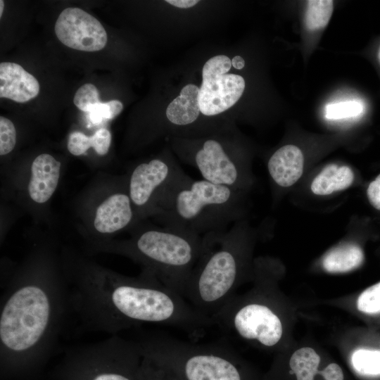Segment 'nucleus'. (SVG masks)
<instances>
[{"mask_svg": "<svg viewBox=\"0 0 380 380\" xmlns=\"http://www.w3.org/2000/svg\"><path fill=\"white\" fill-rule=\"evenodd\" d=\"M212 319L223 331L268 348L276 346L283 335L279 316L270 305L258 300L234 296Z\"/></svg>", "mask_w": 380, "mask_h": 380, "instance_id": "nucleus-8", "label": "nucleus"}, {"mask_svg": "<svg viewBox=\"0 0 380 380\" xmlns=\"http://www.w3.org/2000/svg\"><path fill=\"white\" fill-rule=\"evenodd\" d=\"M363 105L357 101H346L329 103L325 107V117L329 120H339L359 115Z\"/></svg>", "mask_w": 380, "mask_h": 380, "instance_id": "nucleus-24", "label": "nucleus"}, {"mask_svg": "<svg viewBox=\"0 0 380 380\" xmlns=\"http://www.w3.org/2000/svg\"><path fill=\"white\" fill-rule=\"evenodd\" d=\"M100 102L99 90L91 83H87L80 87L74 96V104L80 110L86 113Z\"/></svg>", "mask_w": 380, "mask_h": 380, "instance_id": "nucleus-27", "label": "nucleus"}, {"mask_svg": "<svg viewBox=\"0 0 380 380\" xmlns=\"http://www.w3.org/2000/svg\"><path fill=\"white\" fill-rule=\"evenodd\" d=\"M367 196L370 204L380 210V174L369 183L367 189Z\"/></svg>", "mask_w": 380, "mask_h": 380, "instance_id": "nucleus-29", "label": "nucleus"}, {"mask_svg": "<svg viewBox=\"0 0 380 380\" xmlns=\"http://www.w3.org/2000/svg\"><path fill=\"white\" fill-rule=\"evenodd\" d=\"M54 30L64 45L83 51H100L108 41L102 24L80 8H65L58 17Z\"/></svg>", "mask_w": 380, "mask_h": 380, "instance_id": "nucleus-12", "label": "nucleus"}, {"mask_svg": "<svg viewBox=\"0 0 380 380\" xmlns=\"http://www.w3.org/2000/svg\"><path fill=\"white\" fill-rule=\"evenodd\" d=\"M142 373L144 380H168L144 357Z\"/></svg>", "mask_w": 380, "mask_h": 380, "instance_id": "nucleus-31", "label": "nucleus"}, {"mask_svg": "<svg viewBox=\"0 0 380 380\" xmlns=\"http://www.w3.org/2000/svg\"><path fill=\"white\" fill-rule=\"evenodd\" d=\"M137 343L118 334L69 348L56 372L58 380H144Z\"/></svg>", "mask_w": 380, "mask_h": 380, "instance_id": "nucleus-7", "label": "nucleus"}, {"mask_svg": "<svg viewBox=\"0 0 380 380\" xmlns=\"http://www.w3.org/2000/svg\"><path fill=\"white\" fill-rule=\"evenodd\" d=\"M165 1L180 8H189L198 3V1L196 0H167Z\"/></svg>", "mask_w": 380, "mask_h": 380, "instance_id": "nucleus-32", "label": "nucleus"}, {"mask_svg": "<svg viewBox=\"0 0 380 380\" xmlns=\"http://www.w3.org/2000/svg\"><path fill=\"white\" fill-rule=\"evenodd\" d=\"M200 144L187 158L203 179L241 190L247 182V172L236 154L230 152V146H225V142L215 138L207 139Z\"/></svg>", "mask_w": 380, "mask_h": 380, "instance_id": "nucleus-11", "label": "nucleus"}, {"mask_svg": "<svg viewBox=\"0 0 380 380\" xmlns=\"http://www.w3.org/2000/svg\"><path fill=\"white\" fill-rule=\"evenodd\" d=\"M357 307L365 313L380 312V282L369 286L360 295Z\"/></svg>", "mask_w": 380, "mask_h": 380, "instance_id": "nucleus-26", "label": "nucleus"}, {"mask_svg": "<svg viewBox=\"0 0 380 380\" xmlns=\"http://www.w3.org/2000/svg\"><path fill=\"white\" fill-rule=\"evenodd\" d=\"M240 222L203 236L202 250L184 298L198 311L215 315L234 296L247 257V237Z\"/></svg>", "mask_w": 380, "mask_h": 380, "instance_id": "nucleus-3", "label": "nucleus"}, {"mask_svg": "<svg viewBox=\"0 0 380 380\" xmlns=\"http://www.w3.org/2000/svg\"><path fill=\"white\" fill-rule=\"evenodd\" d=\"M187 175L172 160L154 158L138 165L132 172L128 194L134 206L157 210L165 196Z\"/></svg>", "mask_w": 380, "mask_h": 380, "instance_id": "nucleus-10", "label": "nucleus"}, {"mask_svg": "<svg viewBox=\"0 0 380 380\" xmlns=\"http://www.w3.org/2000/svg\"><path fill=\"white\" fill-rule=\"evenodd\" d=\"M353 180L354 175L349 167L329 164L314 178L311 190L316 195H329L347 189Z\"/></svg>", "mask_w": 380, "mask_h": 380, "instance_id": "nucleus-18", "label": "nucleus"}, {"mask_svg": "<svg viewBox=\"0 0 380 380\" xmlns=\"http://www.w3.org/2000/svg\"><path fill=\"white\" fill-rule=\"evenodd\" d=\"M78 270L70 280L69 300L72 312L87 330L114 335L157 324L179 329L196 340L215 326L210 317L147 270L129 277L93 265Z\"/></svg>", "mask_w": 380, "mask_h": 380, "instance_id": "nucleus-1", "label": "nucleus"}, {"mask_svg": "<svg viewBox=\"0 0 380 380\" xmlns=\"http://www.w3.org/2000/svg\"><path fill=\"white\" fill-rule=\"evenodd\" d=\"M320 357L314 349L310 347L296 350L289 360V367L296 374L297 380H314L318 373Z\"/></svg>", "mask_w": 380, "mask_h": 380, "instance_id": "nucleus-21", "label": "nucleus"}, {"mask_svg": "<svg viewBox=\"0 0 380 380\" xmlns=\"http://www.w3.org/2000/svg\"><path fill=\"white\" fill-rule=\"evenodd\" d=\"M378 57H379V61H380V48H379V53H378Z\"/></svg>", "mask_w": 380, "mask_h": 380, "instance_id": "nucleus-35", "label": "nucleus"}, {"mask_svg": "<svg viewBox=\"0 0 380 380\" xmlns=\"http://www.w3.org/2000/svg\"><path fill=\"white\" fill-rule=\"evenodd\" d=\"M134 219L129 194H113L97 208L94 226L101 234H113L129 226Z\"/></svg>", "mask_w": 380, "mask_h": 380, "instance_id": "nucleus-13", "label": "nucleus"}, {"mask_svg": "<svg viewBox=\"0 0 380 380\" xmlns=\"http://www.w3.org/2000/svg\"><path fill=\"white\" fill-rule=\"evenodd\" d=\"M16 132L13 123L9 119L0 117V155L9 153L15 147Z\"/></svg>", "mask_w": 380, "mask_h": 380, "instance_id": "nucleus-28", "label": "nucleus"}, {"mask_svg": "<svg viewBox=\"0 0 380 380\" xmlns=\"http://www.w3.org/2000/svg\"><path fill=\"white\" fill-rule=\"evenodd\" d=\"M325 380H343V373L341 367L331 363L325 367L322 371L318 372Z\"/></svg>", "mask_w": 380, "mask_h": 380, "instance_id": "nucleus-30", "label": "nucleus"}, {"mask_svg": "<svg viewBox=\"0 0 380 380\" xmlns=\"http://www.w3.org/2000/svg\"><path fill=\"white\" fill-rule=\"evenodd\" d=\"M232 65L237 70H241L244 67L245 61L241 56H236L232 59Z\"/></svg>", "mask_w": 380, "mask_h": 380, "instance_id": "nucleus-33", "label": "nucleus"}, {"mask_svg": "<svg viewBox=\"0 0 380 380\" xmlns=\"http://www.w3.org/2000/svg\"><path fill=\"white\" fill-rule=\"evenodd\" d=\"M4 1L1 0L0 1V17H1L2 15V13L4 10Z\"/></svg>", "mask_w": 380, "mask_h": 380, "instance_id": "nucleus-34", "label": "nucleus"}, {"mask_svg": "<svg viewBox=\"0 0 380 380\" xmlns=\"http://www.w3.org/2000/svg\"><path fill=\"white\" fill-rule=\"evenodd\" d=\"M37 80L15 63H0V97L18 103L27 102L39 92Z\"/></svg>", "mask_w": 380, "mask_h": 380, "instance_id": "nucleus-14", "label": "nucleus"}, {"mask_svg": "<svg viewBox=\"0 0 380 380\" xmlns=\"http://www.w3.org/2000/svg\"><path fill=\"white\" fill-rule=\"evenodd\" d=\"M61 163L48 153L39 155L31 165L28 185L30 198L37 203L48 201L56 191L60 177Z\"/></svg>", "mask_w": 380, "mask_h": 380, "instance_id": "nucleus-15", "label": "nucleus"}, {"mask_svg": "<svg viewBox=\"0 0 380 380\" xmlns=\"http://www.w3.org/2000/svg\"><path fill=\"white\" fill-rule=\"evenodd\" d=\"M72 312L68 286L42 272L13 281L0 302L1 371L30 374L49 357Z\"/></svg>", "mask_w": 380, "mask_h": 380, "instance_id": "nucleus-2", "label": "nucleus"}, {"mask_svg": "<svg viewBox=\"0 0 380 380\" xmlns=\"http://www.w3.org/2000/svg\"><path fill=\"white\" fill-rule=\"evenodd\" d=\"M133 340L168 380H248L241 360L222 343H191L158 331L140 332Z\"/></svg>", "mask_w": 380, "mask_h": 380, "instance_id": "nucleus-4", "label": "nucleus"}, {"mask_svg": "<svg viewBox=\"0 0 380 380\" xmlns=\"http://www.w3.org/2000/svg\"><path fill=\"white\" fill-rule=\"evenodd\" d=\"M199 87L193 84L184 86L179 95L172 100L166 109V117L176 126L194 123L201 112L198 101Z\"/></svg>", "mask_w": 380, "mask_h": 380, "instance_id": "nucleus-17", "label": "nucleus"}, {"mask_svg": "<svg viewBox=\"0 0 380 380\" xmlns=\"http://www.w3.org/2000/svg\"><path fill=\"white\" fill-rule=\"evenodd\" d=\"M111 143V134L106 128H100L89 137L80 132L71 133L68 138V149L74 156L84 153L90 147L100 156L106 155Z\"/></svg>", "mask_w": 380, "mask_h": 380, "instance_id": "nucleus-20", "label": "nucleus"}, {"mask_svg": "<svg viewBox=\"0 0 380 380\" xmlns=\"http://www.w3.org/2000/svg\"><path fill=\"white\" fill-rule=\"evenodd\" d=\"M363 260V251L360 246L346 243L329 251L323 258L322 266L328 272L343 273L357 268Z\"/></svg>", "mask_w": 380, "mask_h": 380, "instance_id": "nucleus-19", "label": "nucleus"}, {"mask_svg": "<svg viewBox=\"0 0 380 380\" xmlns=\"http://www.w3.org/2000/svg\"><path fill=\"white\" fill-rule=\"evenodd\" d=\"M355 369L362 374H380V350L359 349L352 355Z\"/></svg>", "mask_w": 380, "mask_h": 380, "instance_id": "nucleus-23", "label": "nucleus"}, {"mask_svg": "<svg viewBox=\"0 0 380 380\" xmlns=\"http://www.w3.org/2000/svg\"><path fill=\"white\" fill-rule=\"evenodd\" d=\"M122 103L118 100L100 102L94 106L88 112L89 118L93 123L98 124L103 119H113L122 112Z\"/></svg>", "mask_w": 380, "mask_h": 380, "instance_id": "nucleus-25", "label": "nucleus"}, {"mask_svg": "<svg viewBox=\"0 0 380 380\" xmlns=\"http://www.w3.org/2000/svg\"><path fill=\"white\" fill-rule=\"evenodd\" d=\"M203 236L173 227L148 229L120 246V252L144 266L182 297L202 250Z\"/></svg>", "mask_w": 380, "mask_h": 380, "instance_id": "nucleus-6", "label": "nucleus"}, {"mask_svg": "<svg viewBox=\"0 0 380 380\" xmlns=\"http://www.w3.org/2000/svg\"><path fill=\"white\" fill-rule=\"evenodd\" d=\"M304 157L300 149L291 144L283 146L270 158L269 174L272 180L281 187H289L301 177Z\"/></svg>", "mask_w": 380, "mask_h": 380, "instance_id": "nucleus-16", "label": "nucleus"}, {"mask_svg": "<svg viewBox=\"0 0 380 380\" xmlns=\"http://www.w3.org/2000/svg\"><path fill=\"white\" fill-rule=\"evenodd\" d=\"M334 2L331 0H310L308 1L305 23L310 30L322 29L328 24L333 12Z\"/></svg>", "mask_w": 380, "mask_h": 380, "instance_id": "nucleus-22", "label": "nucleus"}, {"mask_svg": "<svg viewBox=\"0 0 380 380\" xmlns=\"http://www.w3.org/2000/svg\"><path fill=\"white\" fill-rule=\"evenodd\" d=\"M232 60L225 55H217L204 64L198 101L201 113L213 116L233 106L245 89V80L239 75L227 73Z\"/></svg>", "mask_w": 380, "mask_h": 380, "instance_id": "nucleus-9", "label": "nucleus"}, {"mask_svg": "<svg viewBox=\"0 0 380 380\" xmlns=\"http://www.w3.org/2000/svg\"><path fill=\"white\" fill-rule=\"evenodd\" d=\"M241 190L188 175L163 199L158 212L165 226L199 235L228 229L241 214Z\"/></svg>", "mask_w": 380, "mask_h": 380, "instance_id": "nucleus-5", "label": "nucleus"}]
</instances>
